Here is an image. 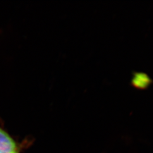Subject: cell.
<instances>
[{
	"label": "cell",
	"mask_w": 153,
	"mask_h": 153,
	"mask_svg": "<svg viewBox=\"0 0 153 153\" xmlns=\"http://www.w3.org/2000/svg\"><path fill=\"white\" fill-rule=\"evenodd\" d=\"M0 153H18L16 144L10 136L0 128Z\"/></svg>",
	"instance_id": "1"
},
{
	"label": "cell",
	"mask_w": 153,
	"mask_h": 153,
	"mask_svg": "<svg viewBox=\"0 0 153 153\" xmlns=\"http://www.w3.org/2000/svg\"><path fill=\"white\" fill-rule=\"evenodd\" d=\"M151 83L152 79L146 73L137 72L133 74L131 83L135 88L144 89L148 88Z\"/></svg>",
	"instance_id": "2"
},
{
	"label": "cell",
	"mask_w": 153,
	"mask_h": 153,
	"mask_svg": "<svg viewBox=\"0 0 153 153\" xmlns=\"http://www.w3.org/2000/svg\"></svg>",
	"instance_id": "3"
}]
</instances>
